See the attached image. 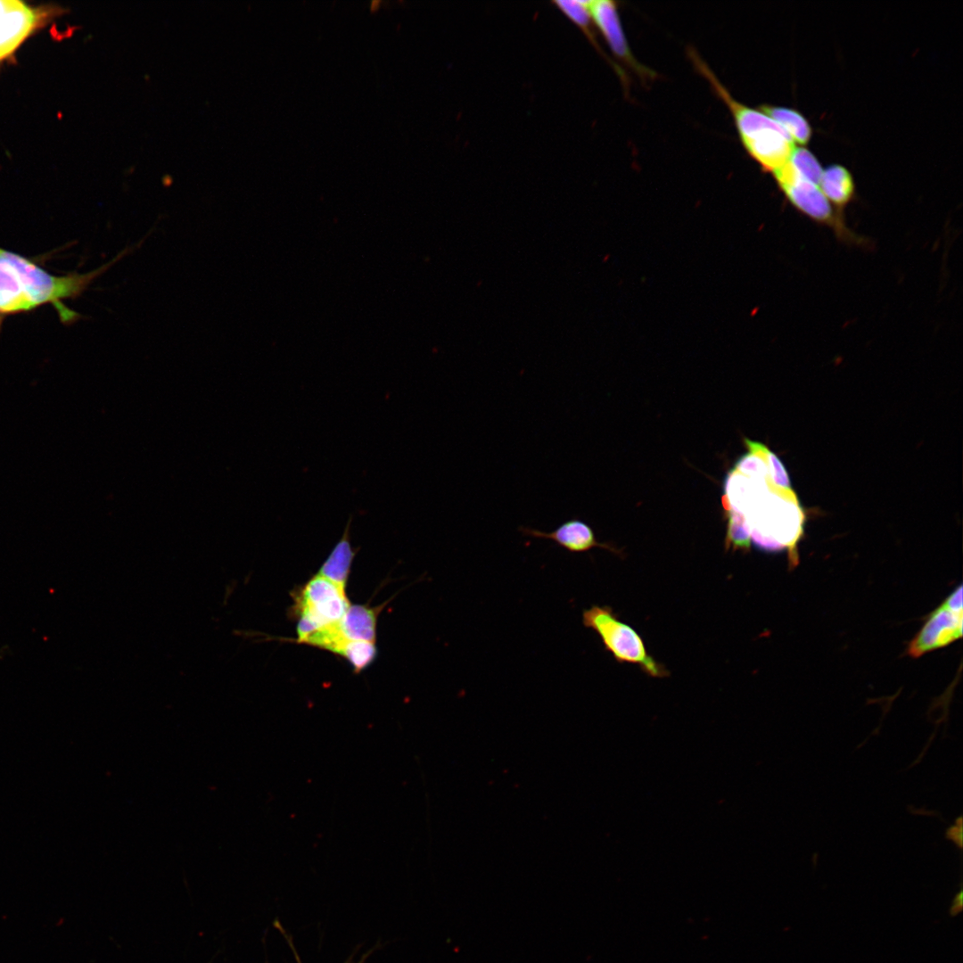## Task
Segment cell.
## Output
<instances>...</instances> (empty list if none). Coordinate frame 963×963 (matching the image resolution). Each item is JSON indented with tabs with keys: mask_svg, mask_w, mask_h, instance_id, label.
Returning <instances> with one entry per match:
<instances>
[{
	"mask_svg": "<svg viewBox=\"0 0 963 963\" xmlns=\"http://www.w3.org/2000/svg\"><path fill=\"white\" fill-rule=\"evenodd\" d=\"M132 249L122 250L111 260L87 273L56 276L40 266L35 258L0 246V332L6 317L33 311L44 305L54 309L62 324L71 325L78 322L83 317L64 301L81 296L97 277Z\"/></svg>",
	"mask_w": 963,
	"mask_h": 963,
	"instance_id": "6da1fadb",
	"label": "cell"
},
{
	"mask_svg": "<svg viewBox=\"0 0 963 963\" xmlns=\"http://www.w3.org/2000/svg\"><path fill=\"white\" fill-rule=\"evenodd\" d=\"M593 23L599 29L615 57L633 70L639 77L650 78L654 72L640 64L634 55L623 32L616 4L609 0L588 1Z\"/></svg>",
	"mask_w": 963,
	"mask_h": 963,
	"instance_id": "ba28073f",
	"label": "cell"
},
{
	"mask_svg": "<svg viewBox=\"0 0 963 963\" xmlns=\"http://www.w3.org/2000/svg\"><path fill=\"white\" fill-rule=\"evenodd\" d=\"M786 199L801 214L829 227L844 243L861 244L863 239L853 233L839 217L819 185L799 177L789 161L773 172Z\"/></svg>",
	"mask_w": 963,
	"mask_h": 963,
	"instance_id": "8992f818",
	"label": "cell"
},
{
	"mask_svg": "<svg viewBox=\"0 0 963 963\" xmlns=\"http://www.w3.org/2000/svg\"><path fill=\"white\" fill-rule=\"evenodd\" d=\"M346 963H348V962H346ZM359 963H362V961H360Z\"/></svg>",
	"mask_w": 963,
	"mask_h": 963,
	"instance_id": "603a6c76",
	"label": "cell"
},
{
	"mask_svg": "<svg viewBox=\"0 0 963 963\" xmlns=\"http://www.w3.org/2000/svg\"><path fill=\"white\" fill-rule=\"evenodd\" d=\"M788 161L799 177L817 185H819L823 169L809 150L802 147L794 148Z\"/></svg>",
	"mask_w": 963,
	"mask_h": 963,
	"instance_id": "e0dca14e",
	"label": "cell"
},
{
	"mask_svg": "<svg viewBox=\"0 0 963 963\" xmlns=\"http://www.w3.org/2000/svg\"><path fill=\"white\" fill-rule=\"evenodd\" d=\"M339 654L346 658L358 672L368 666L376 655L374 642L348 639Z\"/></svg>",
	"mask_w": 963,
	"mask_h": 963,
	"instance_id": "ac0fdd59",
	"label": "cell"
},
{
	"mask_svg": "<svg viewBox=\"0 0 963 963\" xmlns=\"http://www.w3.org/2000/svg\"><path fill=\"white\" fill-rule=\"evenodd\" d=\"M694 59L700 71L729 108L741 141L751 157L765 170L772 173L786 163L794 148L789 134L763 111L735 100L707 66L699 58Z\"/></svg>",
	"mask_w": 963,
	"mask_h": 963,
	"instance_id": "3957f363",
	"label": "cell"
},
{
	"mask_svg": "<svg viewBox=\"0 0 963 963\" xmlns=\"http://www.w3.org/2000/svg\"><path fill=\"white\" fill-rule=\"evenodd\" d=\"M16 0H0V14L13 5Z\"/></svg>",
	"mask_w": 963,
	"mask_h": 963,
	"instance_id": "44dd1931",
	"label": "cell"
},
{
	"mask_svg": "<svg viewBox=\"0 0 963 963\" xmlns=\"http://www.w3.org/2000/svg\"><path fill=\"white\" fill-rule=\"evenodd\" d=\"M764 456L772 483L778 488L790 489V479L780 459L767 447L764 450Z\"/></svg>",
	"mask_w": 963,
	"mask_h": 963,
	"instance_id": "d6986e66",
	"label": "cell"
},
{
	"mask_svg": "<svg viewBox=\"0 0 963 963\" xmlns=\"http://www.w3.org/2000/svg\"><path fill=\"white\" fill-rule=\"evenodd\" d=\"M554 4L571 21L576 24L584 32L585 36L593 44L595 48L599 50L600 54L604 55L592 30L593 21L588 7V1L560 0L555 1Z\"/></svg>",
	"mask_w": 963,
	"mask_h": 963,
	"instance_id": "9a60e30c",
	"label": "cell"
},
{
	"mask_svg": "<svg viewBox=\"0 0 963 963\" xmlns=\"http://www.w3.org/2000/svg\"><path fill=\"white\" fill-rule=\"evenodd\" d=\"M961 895H962V894H961V892H960V893H959L958 897H957V898H955V900H954V902H953V905H952V906H953L952 908H953V909H955V910H954L952 911V913H954V914L956 913V908H957V907H959V909H961V905H962V902H961Z\"/></svg>",
	"mask_w": 963,
	"mask_h": 963,
	"instance_id": "7402d4cb",
	"label": "cell"
},
{
	"mask_svg": "<svg viewBox=\"0 0 963 963\" xmlns=\"http://www.w3.org/2000/svg\"><path fill=\"white\" fill-rule=\"evenodd\" d=\"M350 520L348 522L342 537L317 573L344 589L348 581L350 565L356 555V551L353 550L350 542Z\"/></svg>",
	"mask_w": 963,
	"mask_h": 963,
	"instance_id": "4fadbf2b",
	"label": "cell"
},
{
	"mask_svg": "<svg viewBox=\"0 0 963 963\" xmlns=\"http://www.w3.org/2000/svg\"><path fill=\"white\" fill-rule=\"evenodd\" d=\"M382 609L383 606L372 608L350 605L339 622L340 630L348 639L374 642L377 618Z\"/></svg>",
	"mask_w": 963,
	"mask_h": 963,
	"instance_id": "7c38bea8",
	"label": "cell"
},
{
	"mask_svg": "<svg viewBox=\"0 0 963 963\" xmlns=\"http://www.w3.org/2000/svg\"><path fill=\"white\" fill-rule=\"evenodd\" d=\"M582 623L598 635L605 649L613 654L616 662L637 664L653 678L670 676L665 666L648 654L640 635L619 620L611 607L593 605L584 609Z\"/></svg>",
	"mask_w": 963,
	"mask_h": 963,
	"instance_id": "277c9868",
	"label": "cell"
},
{
	"mask_svg": "<svg viewBox=\"0 0 963 963\" xmlns=\"http://www.w3.org/2000/svg\"><path fill=\"white\" fill-rule=\"evenodd\" d=\"M760 109L777 121L789 134L793 141L802 144L809 142L811 136V128L801 113L793 109L770 105H764Z\"/></svg>",
	"mask_w": 963,
	"mask_h": 963,
	"instance_id": "5bb4252c",
	"label": "cell"
},
{
	"mask_svg": "<svg viewBox=\"0 0 963 963\" xmlns=\"http://www.w3.org/2000/svg\"><path fill=\"white\" fill-rule=\"evenodd\" d=\"M350 605L344 588L318 574L312 577L295 597L297 641L301 643L314 631L338 624Z\"/></svg>",
	"mask_w": 963,
	"mask_h": 963,
	"instance_id": "5b68a950",
	"label": "cell"
},
{
	"mask_svg": "<svg viewBox=\"0 0 963 963\" xmlns=\"http://www.w3.org/2000/svg\"><path fill=\"white\" fill-rule=\"evenodd\" d=\"M946 837L953 841L959 848L962 847V820L959 817L954 826L949 827L946 831Z\"/></svg>",
	"mask_w": 963,
	"mask_h": 963,
	"instance_id": "ffe728a7",
	"label": "cell"
},
{
	"mask_svg": "<svg viewBox=\"0 0 963 963\" xmlns=\"http://www.w3.org/2000/svg\"><path fill=\"white\" fill-rule=\"evenodd\" d=\"M37 22V13L24 3L13 5L0 14V59L10 54L30 33Z\"/></svg>",
	"mask_w": 963,
	"mask_h": 963,
	"instance_id": "30bf717a",
	"label": "cell"
},
{
	"mask_svg": "<svg viewBox=\"0 0 963 963\" xmlns=\"http://www.w3.org/2000/svg\"><path fill=\"white\" fill-rule=\"evenodd\" d=\"M725 511L727 516L726 550L748 552L752 541L749 527L744 515L732 510Z\"/></svg>",
	"mask_w": 963,
	"mask_h": 963,
	"instance_id": "2e32d148",
	"label": "cell"
},
{
	"mask_svg": "<svg viewBox=\"0 0 963 963\" xmlns=\"http://www.w3.org/2000/svg\"><path fill=\"white\" fill-rule=\"evenodd\" d=\"M963 611L942 603L909 643L907 654L914 658L943 647L962 637Z\"/></svg>",
	"mask_w": 963,
	"mask_h": 963,
	"instance_id": "52a82bcc",
	"label": "cell"
},
{
	"mask_svg": "<svg viewBox=\"0 0 963 963\" xmlns=\"http://www.w3.org/2000/svg\"><path fill=\"white\" fill-rule=\"evenodd\" d=\"M520 531L526 536L552 540L571 553H583L593 547H602L621 555V551L611 544L599 542L592 528L578 518L567 520L549 532L528 527H520Z\"/></svg>",
	"mask_w": 963,
	"mask_h": 963,
	"instance_id": "9c48e42d",
	"label": "cell"
},
{
	"mask_svg": "<svg viewBox=\"0 0 963 963\" xmlns=\"http://www.w3.org/2000/svg\"><path fill=\"white\" fill-rule=\"evenodd\" d=\"M743 515L755 547L769 552L786 549L790 569L799 564L798 543L806 516L792 488L763 483Z\"/></svg>",
	"mask_w": 963,
	"mask_h": 963,
	"instance_id": "7a4b0ae2",
	"label": "cell"
},
{
	"mask_svg": "<svg viewBox=\"0 0 963 963\" xmlns=\"http://www.w3.org/2000/svg\"><path fill=\"white\" fill-rule=\"evenodd\" d=\"M821 192L836 214L844 218V209L853 199L855 185L853 178L844 166L834 164L823 170L819 185Z\"/></svg>",
	"mask_w": 963,
	"mask_h": 963,
	"instance_id": "8fae6325",
	"label": "cell"
}]
</instances>
